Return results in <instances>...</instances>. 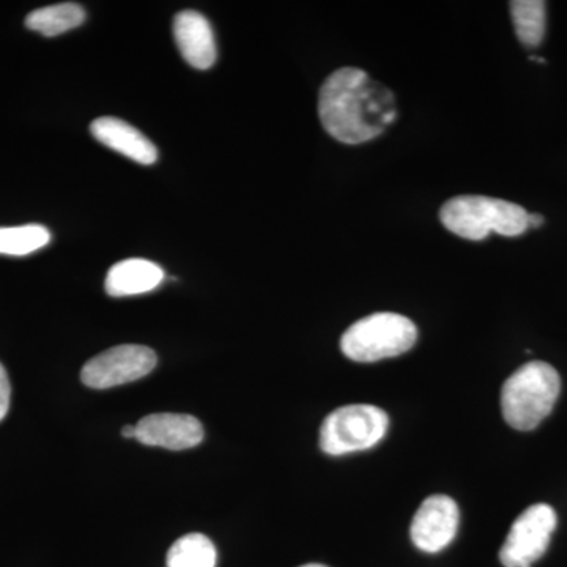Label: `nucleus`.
<instances>
[{
	"mask_svg": "<svg viewBox=\"0 0 567 567\" xmlns=\"http://www.w3.org/2000/svg\"><path fill=\"white\" fill-rule=\"evenodd\" d=\"M323 128L342 144H364L379 137L398 117L393 93L365 71L344 66L323 82L319 93Z\"/></svg>",
	"mask_w": 567,
	"mask_h": 567,
	"instance_id": "nucleus-1",
	"label": "nucleus"
},
{
	"mask_svg": "<svg viewBox=\"0 0 567 567\" xmlns=\"http://www.w3.org/2000/svg\"><path fill=\"white\" fill-rule=\"evenodd\" d=\"M559 391L561 379L557 369L544 361H529L503 385V417L517 431H533L550 415Z\"/></svg>",
	"mask_w": 567,
	"mask_h": 567,
	"instance_id": "nucleus-2",
	"label": "nucleus"
},
{
	"mask_svg": "<svg viewBox=\"0 0 567 567\" xmlns=\"http://www.w3.org/2000/svg\"><path fill=\"white\" fill-rule=\"evenodd\" d=\"M450 233L465 240L480 241L492 233L518 237L528 229V212L520 205L487 196H457L440 210Z\"/></svg>",
	"mask_w": 567,
	"mask_h": 567,
	"instance_id": "nucleus-3",
	"label": "nucleus"
},
{
	"mask_svg": "<svg viewBox=\"0 0 567 567\" xmlns=\"http://www.w3.org/2000/svg\"><path fill=\"white\" fill-rule=\"evenodd\" d=\"M417 328L394 312H377L354 322L341 339V350L357 363H375L404 354L416 344Z\"/></svg>",
	"mask_w": 567,
	"mask_h": 567,
	"instance_id": "nucleus-4",
	"label": "nucleus"
},
{
	"mask_svg": "<svg viewBox=\"0 0 567 567\" xmlns=\"http://www.w3.org/2000/svg\"><path fill=\"white\" fill-rule=\"evenodd\" d=\"M390 417L374 405H347L324 417L320 427V447L328 456H344L371 450L382 442Z\"/></svg>",
	"mask_w": 567,
	"mask_h": 567,
	"instance_id": "nucleus-5",
	"label": "nucleus"
},
{
	"mask_svg": "<svg viewBox=\"0 0 567 567\" xmlns=\"http://www.w3.org/2000/svg\"><path fill=\"white\" fill-rule=\"evenodd\" d=\"M557 513L554 507L529 506L517 517L507 535L499 561L505 567H532L546 554L551 535L557 529Z\"/></svg>",
	"mask_w": 567,
	"mask_h": 567,
	"instance_id": "nucleus-6",
	"label": "nucleus"
},
{
	"mask_svg": "<svg viewBox=\"0 0 567 567\" xmlns=\"http://www.w3.org/2000/svg\"><path fill=\"white\" fill-rule=\"evenodd\" d=\"M156 361V353L145 346L112 347L84 364L81 380L93 390H107L144 379L155 369Z\"/></svg>",
	"mask_w": 567,
	"mask_h": 567,
	"instance_id": "nucleus-7",
	"label": "nucleus"
},
{
	"mask_svg": "<svg viewBox=\"0 0 567 567\" xmlns=\"http://www.w3.org/2000/svg\"><path fill=\"white\" fill-rule=\"evenodd\" d=\"M458 507L446 495L429 496L413 517L410 536L425 554H436L453 543L458 528Z\"/></svg>",
	"mask_w": 567,
	"mask_h": 567,
	"instance_id": "nucleus-8",
	"label": "nucleus"
},
{
	"mask_svg": "<svg viewBox=\"0 0 567 567\" xmlns=\"http://www.w3.org/2000/svg\"><path fill=\"white\" fill-rule=\"evenodd\" d=\"M136 440L142 445L162 446L171 451L189 450L204 440L200 421L181 413H155L136 424Z\"/></svg>",
	"mask_w": 567,
	"mask_h": 567,
	"instance_id": "nucleus-9",
	"label": "nucleus"
},
{
	"mask_svg": "<svg viewBox=\"0 0 567 567\" xmlns=\"http://www.w3.org/2000/svg\"><path fill=\"white\" fill-rule=\"evenodd\" d=\"M174 39L183 59L194 69L208 70L215 65V33L199 11L185 10L175 17Z\"/></svg>",
	"mask_w": 567,
	"mask_h": 567,
	"instance_id": "nucleus-10",
	"label": "nucleus"
},
{
	"mask_svg": "<svg viewBox=\"0 0 567 567\" xmlns=\"http://www.w3.org/2000/svg\"><path fill=\"white\" fill-rule=\"evenodd\" d=\"M91 132L96 141L133 162L151 166L158 159V151L147 137L125 121L100 117L92 122Z\"/></svg>",
	"mask_w": 567,
	"mask_h": 567,
	"instance_id": "nucleus-11",
	"label": "nucleus"
},
{
	"mask_svg": "<svg viewBox=\"0 0 567 567\" xmlns=\"http://www.w3.org/2000/svg\"><path fill=\"white\" fill-rule=\"evenodd\" d=\"M163 279L164 270L158 264L145 259H126L107 271L104 289L111 297H133L152 292Z\"/></svg>",
	"mask_w": 567,
	"mask_h": 567,
	"instance_id": "nucleus-12",
	"label": "nucleus"
},
{
	"mask_svg": "<svg viewBox=\"0 0 567 567\" xmlns=\"http://www.w3.org/2000/svg\"><path fill=\"white\" fill-rule=\"evenodd\" d=\"M84 21L85 11L81 6L73 2H63L32 11L25 18V25L31 31L41 33V35L58 37L71 31V29L80 28Z\"/></svg>",
	"mask_w": 567,
	"mask_h": 567,
	"instance_id": "nucleus-13",
	"label": "nucleus"
},
{
	"mask_svg": "<svg viewBox=\"0 0 567 567\" xmlns=\"http://www.w3.org/2000/svg\"><path fill=\"white\" fill-rule=\"evenodd\" d=\"M511 17H513L517 39L525 47H539L546 35V2L540 0L511 2Z\"/></svg>",
	"mask_w": 567,
	"mask_h": 567,
	"instance_id": "nucleus-14",
	"label": "nucleus"
},
{
	"mask_svg": "<svg viewBox=\"0 0 567 567\" xmlns=\"http://www.w3.org/2000/svg\"><path fill=\"white\" fill-rule=\"evenodd\" d=\"M166 561L167 567H215L216 548L207 536L192 533L175 540Z\"/></svg>",
	"mask_w": 567,
	"mask_h": 567,
	"instance_id": "nucleus-15",
	"label": "nucleus"
},
{
	"mask_svg": "<svg viewBox=\"0 0 567 567\" xmlns=\"http://www.w3.org/2000/svg\"><path fill=\"white\" fill-rule=\"evenodd\" d=\"M51 241V233L40 224L0 227V254L6 256H29Z\"/></svg>",
	"mask_w": 567,
	"mask_h": 567,
	"instance_id": "nucleus-16",
	"label": "nucleus"
},
{
	"mask_svg": "<svg viewBox=\"0 0 567 567\" xmlns=\"http://www.w3.org/2000/svg\"><path fill=\"white\" fill-rule=\"evenodd\" d=\"M11 386L6 368L0 364V421L7 416L10 409Z\"/></svg>",
	"mask_w": 567,
	"mask_h": 567,
	"instance_id": "nucleus-17",
	"label": "nucleus"
},
{
	"mask_svg": "<svg viewBox=\"0 0 567 567\" xmlns=\"http://www.w3.org/2000/svg\"><path fill=\"white\" fill-rule=\"evenodd\" d=\"M543 215H539V213H528V229H537V227L543 226Z\"/></svg>",
	"mask_w": 567,
	"mask_h": 567,
	"instance_id": "nucleus-18",
	"label": "nucleus"
},
{
	"mask_svg": "<svg viewBox=\"0 0 567 567\" xmlns=\"http://www.w3.org/2000/svg\"><path fill=\"white\" fill-rule=\"evenodd\" d=\"M122 435L125 436V439H136V425H125V427L122 429Z\"/></svg>",
	"mask_w": 567,
	"mask_h": 567,
	"instance_id": "nucleus-19",
	"label": "nucleus"
},
{
	"mask_svg": "<svg viewBox=\"0 0 567 567\" xmlns=\"http://www.w3.org/2000/svg\"><path fill=\"white\" fill-rule=\"evenodd\" d=\"M300 567H328V566L317 565V563H311V565H305V566H300Z\"/></svg>",
	"mask_w": 567,
	"mask_h": 567,
	"instance_id": "nucleus-20",
	"label": "nucleus"
}]
</instances>
